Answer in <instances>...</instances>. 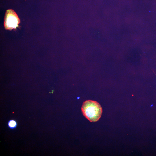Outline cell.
Masks as SVG:
<instances>
[{"instance_id": "obj_3", "label": "cell", "mask_w": 156, "mask_h": 156, "mask_svg": "<svg viewBox=\"0 0 156 156\" xmlns=\"http://www.w3.org/2000/svg\"><path fill=\"white\" fill-rule=\"evenodd\" d=\"M8 127L11 129H13L16 128L17 126V122L14 120H9L8 122Z\"/></svg>"}, {"instance_id": "obj_2", "label": "cell", "mask_w": 156, "mask_h": 156, "mask_svg": "<svg viewBox=\"0 0 156 156\" xmlns=\"http://www.w3.org/2000/svg\"><path fill=\"white\" fill-rule=\"evenodd\" d=\"M20 23V20L16 12L12 9L7 10L4 16V26L6 30L16 29Z\"/></svg>"}, {"instance_id": "obj_1", "label": "cell", "mask_w": 156, "mask_h": 156, "mask_svg": "<svg viewBox=\"0 0 156 156\" xmlns=\"http://www.w3.org/2000/svg\"><path fill=\"white\" fill-rule=\"evenodd\" d=\"M81 110L84 116L91 122L98 121L102 113V109L100 105L97 102L92 100L84 101Z\"/></svg>"}]
</instances>
